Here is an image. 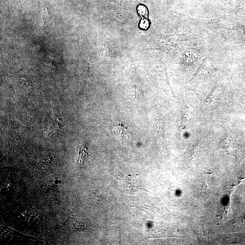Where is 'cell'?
Returning a JSON list of instances; mask_svg holds the SVG:
<instances>
[{
	"label": "cell",
	"mask_w": 245,
	"mask_h": 245,
	"mask_svg": "<svg viewBox=\"0 0 245 245\" xmlns=\"http://www.w3.org/2000/svg\"><path fill=\"white\" fill-rule=\"evenodd\" d=\"M118 179L122 190L129 195L144 190L139 187L137 180L132 176H119Z\"/></svg>",
	"instance_id": "cell-1"
},
{
	"label": "cell",
	"mask_w": 245,
	"mask_h": 245,
	"mask_svg": "<svg viewBox=\"0 0 245 245\" xmlns=\"http://www.w3.org/2000/svg\"><path fill=\"white\" fill-rule=\"evenodd\" d=\"M113 131L122 138H128L130 136V131L121 123L117 124L113 128Z\"/></svg>",
	"instance_id": "cell-2"
},
{
	"label": "cell",
	"mask_w": 245,
	"mask_h": 245,
	"mask_svg": "<svg viewBox=\"0 0 245 245\" xmlns=\"http://www.w3.org/2000/svg\"><path fill=\"white\" fill-rule=\"evenodd\" d=\"M70 224L72 225V227L75 229H81L83 226V222L80 219L77 217H72L70 221Z\"/></svg>",
	"instance_id": "cell-3"
},
{
	"label": "cell",
	"mask_w": 245,
	"mask_h": 245,
	"mask_svg": "<svg viewBox=\"0 0 245 245\" xmlns=\"http://www.w3.org/2000/svg\"><path fill=\"white\" fill-rule=\"evenodd\" d=\"M138 12L140 16L143 18H147L148 12L147 8L143 5H139L138 7Z\"/></svg>",
	"instance_id": "cell-4"
},
{
	"label": "cell",
	"mask_w": 245,
	"mask_h": 245,
	"mask_svg": "<svg viewBox=\"0 0 245 245\" xmlns=\"http://www.w3.org/2000/svg\"><path fill=\"white\" fill-rule=\"evenodd\" d=\"M140 27L143 30H146L149 26V22L147 18H143L140 21Z\"/></svg>",
	"instance_id": "cell-5"
}]
</instances>
